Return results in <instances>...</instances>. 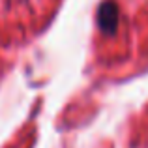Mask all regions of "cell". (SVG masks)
<instances>
[{"label":"cell","instance_id":"cell-1","mask_svg":"<svg viewBox=\"0 0 148 148\" xmlns=\"http://www.w3.org/2000/svg\"><path fill=\"white\" fill-rule=\"evenodd\" d=\"M118 25V11L112 2H105L98 10V26L103 34H112Z\"/></svg>","mask_w":148,"mask_h":148}]
</instances>
